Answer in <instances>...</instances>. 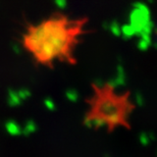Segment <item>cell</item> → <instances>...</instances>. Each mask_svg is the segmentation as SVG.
I'll use <instances>...</instances> for the list:
<instances>
[{
  "instance_id": "6da1fadb",
  "label": "cell",
  "mask_w": 157,
  "mask_h": 157,
  "mask_svg": "<svg viewBox=\"0 0 157 157\" xmlns=\"http://www.w3.org/2000/svg\"><path fill=\"white\" fill-rule=\"evenodd\" d=\"M89 18L55 12L38 23L29 24L21 34L23 48L37 64L52 68L56 63L76 65V51L90 33Z\"/></svg>"
},
{
  "instance_id": "7a4b0ae2",
  "label": "cell",
  "mask_w": 157,
  "mask_h": 157,
  "mask_svg": "<svg viewBox=\"0 0 157 157\" xmlns=\"http://www.w3.org/2000/svg\"><path fill=\"white\" fill-rule=\"evenodd\" d=\"M91 95L86 100L84 124L95 130L104 128L108 133L131 130V117L136 105L128 91H118L113 85H91Z\"/></svg>"
}]
</instances>
